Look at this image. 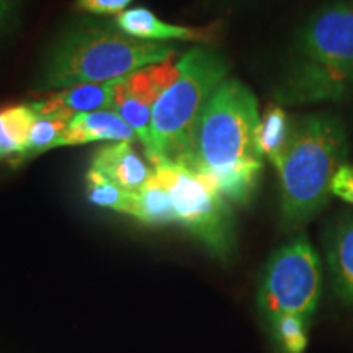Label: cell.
<instances>
[{
	"label": "cell",
	"instance_id": "6",
	"mask_svg": "<svg viewBox=\"0 0 353 353\" xmlns=\"http://www.w3.org/2000/svg\"><path fill=\"white\" fill-rule=\"evenodd\" d=\"M154 175L169 190L176 224H182L214 257L228 259L234 247L232 211L218 187L185 164L164 162L154 167Z\"/></svg>",
	"mask_w": 353,
	"mask_h": 353
},
{
	"label": "cell",
	"instance_id": "4",
	"mask_svg": "<svg viewBox=\"0 0 353 353\" xmlns=\"http://www.w3.org/2000/svg\"><path fill=\"white\" fill-rule=\"evenodd\" d=\"M176 54L175 44L144 41L105 25L82 23L64 34L43 72V88L112 82Z\"/></svg>",
	"mask_w": 353,
	"mask_h": 353
},
{
	"label": "cell",
	"instance_id": "18",
	"mask_svg": "<svg viewBox=\"0 0 353 353\" xmlns=\"http://www.w3.org/2000/svg\"><path fill=\"white\" fill-rule=\"evenodd\" d=\"M278 353H304L307 347L309 321L301 316L285 314L268 321Z\"/></svg>",
	"mask_w": 353,
	"mask_h": 353
},
{
	"label": "cell",
	"instance_id": "8",
	"mask_svg": "<svg viewBox=\"0 0 353 353\" xmlns=\"http://www.w3.org/2000/svg\"><path fill=\"white\" fill-rule=\"evenodd\" d=\"M180 76L179 61L170 59L139 69L120 79L114 87L113 112L134 130L143 144L145 157L152 151V110L162 92L167 90Z\"/></svg>",
	"mask_w": 353,
	"mask_h": 353
},
{
	"label": "cell",
	"instance_id": "1",
	"mask_svg": "<svg viewBox=\"0 0 353 353\" xmlns=\"http://www.w3.org/2000/svg\"><path fill=\"white\" fill-rule=\"evenodd\" d=\"M259 120L252 90L236 79H226L203 110L183 162L208 176L236 205L252 200L263 170V157L255 145Z\"/></svg>",
	"mask_w": 353,
	"mask_h": 353
},
{
	"label": "cell",
	"instance_id": "9",
	"mask_svg": "<svg viewBox=\"0 0 353 353\" xmlns=\"http://www.w3.org/2000/svg\"><path fill=\"white\" fill-rule=\"evenodd\" d=\"M117 28L128 37L144 39V41L169 43L172 39L179 41L210 43L218 37V23L210 26H182L172 25L161 20L145 7L128 8L114 20Z\"/></svg>",
	"mask_w": 353,
	"mask_h": 353
},
{
	"label": "cell",
	"instance_id": "13",
	"mask_svg": "<svg viewBox=\"0 0 353 353\" xmlns=\"http://www.w3.org/2000/svg\"><path fill=\"white\" fill-rule=\"evenodd\" d=\"M327 262L335 293L353 306V214L342 218L330 231Z\"/></svg>",
	"mask_w": 353,
	"mask_h": 353
},
{
	"label": "cell",
	"instance_id": "12",
	"mask_svg": "<svg viewBox=\"0 0 353 353\" xmlns=\"http://www.w3.org/2000/svg\"><path fill=\"white\" fill-rule=\"evenodd\" d=\"M134 143L139 141L134 130L113 110L81 113L69 121L61 136L57 148L61 145H81L88 143Z\"/></svg>",
	"mask_w": 353,
	"mask_h": 353
},
{
	"label": "cell",
	"instance_id": "16",
	"mask_svg": "<svg viewBox=\"0 0 353 353\" xmlns=\"http://www.w3.org/2000/svg\"><path fill=\"white\" fill-rule=\"evenodd\" d=\"M132 218L148 226H165L176 223L169 190L156 175H152L151 180L139 192H136V210Z\"/></svg>",
	"mask_w": 353,
	"mask_h": 353
},
{
	"label": "cell",
	"instance_id": "7",
	"mask_svg": "<svg viewBox=\"0 0 353 353\" xmlns=\"http://www.w3.org/2000/svg\"><path fill=\"white\" fill-rule=\"evenodd\" d=\"M322 290L321 262L304 236L276 250L265 267L259 290V307L265 321L293 314L311 321Z\"/></svg>",
	"mask_w": 353,
	"mask_h": 353
},
{
	"label": "cell",
	"instance_id": "3",
	"mask_svg": "<svg viewBox=\"0 0 353 353\" xmlns=\"http://www.w3.org/2000/svg\"><path fill=\"white\" fill-rule=\"evenodd\" d=\"M345 157L347 132L339 117L321 112L293 123L288 148L276 167L285 228L303 226L327 205L330 182Z\"/></svg>",
	"mask_w": 353,
	"mask_h": 353
},
{
	"label": "cell",
	"instance_id": "20",
	"mask_svg": "<svg viewBox=\"0 0 353 353\" xmlns=\"http://www.w3.org/2000/svg\"><path fill=\"white\" fill-rule=\"evenodd\" d=\"M330 193L353 205V164H343L330 182Z\"/></svg>",
	"mask_w": 353,
	"mask_h": 353
},
{
	"label": "cell",
	"instance_id": "17",
	"mask_svg": "<svg viewBox=\"0 0 353 353\" xmlns=\"http://www.w3.org/2000/svg\"><path fill=\"white\" fill-rule=\"evenodd\" d=\"M87 196L100 208H108L118 213L134 216L136 193L118 187L103 175L88 169L87 172Z\"/></svg>",
	"mask_w": 353,
	"mask_h": 353
},
{
	"label": "cell",
	"instance_id": "11",
	"mask_svg": "<svg viewBox=\"0 0 353 353\" xmlns=\"http://www.w3.org/2000/svg\"><path fill=\"white\" fill-rule=\"evenodd\" d=\"M90 170L128 192H139L154 175V167L143 161L131 143H110L92 157Z\"/></svg>",
	"mask_w": 353,
	"mask_h": 353
},
{
	"label": "cell",
	"instance_id": "14",
	"mask_svg": "<svg viewBox=\"0 0 353 353\" xmlns=\"http://www.w3.org/2000/svg\"><path fill=\"white\" fill-rule=\"evenodd\" d=\"M38 114L30 105H13L0 110V159L13 164L25 161L30 134Z\"/></svg>",
	"mask_w": 353,
	"mask_h": 353
},
{
	"label": "cell",
	"instance_id": "5",
	"mask_svg": "<svg viewBox=\"0 0 353 353\" xmlns=\"http://www.w3.org/2000/svg\"><path fill=\"white\" fill-rule=\"evenodd\" d=\"M180 76L162 92L152 110L149 164H183L193 132L214 90L228 79L226 61L210 48H193L179 59Z\"/></svg>",
	"mask_w": 353,
	"mask_h": 353
},
{
	"label": "cell",
	"instance_id": "15",
	"mask_svg": "<svg viewBox=\"0 0 353 353\" xmlns=\"http://www.w3.org/2000/svg\"><path fill=\"white\" fill-rule=\"evenodd\" d=\"M291 131L293 123L290 121L285 110L278 105H268L259 120L255 145L260 156L267 159L275 169L288 148Z\"/></svg>",
	"mask_w": 353,
	"mask_h": 353
},
{
	"label": "cell",
	"instance_id": "2",
	"mask_svg": "<svg viewBox=\"0 0 353 353\" xmlns=\"http://www.w3.org/2000/svg\"><path fill=\"white\" fill-rule=\"evenodd\" d=\"M353 95V2L330 0L299 28L294 61L275 88L286 105L341 101Z\"/></svg>",
	"mask_w": 353,
	"mask_h": 353
},
{
	"label": "cell",
	"instance_id": "19",
	"mask_svg": "<svg viewBox=\"0 0 353 353\" xmlns=\"http://www.w3.org/2000/svg\"><path fill=\"white\" fill-rule=\"evenodd\" d=\"M68 125L69 120H64V118L39 117L38 114V120L30 134L28 151H26L25 159H33L39 154L56 149Z\"/></svg>",
	"mask_w": 353,
	"mask_h": 353
},
{
	"label": "cell",
	"instance_id": "10",
	"mask_svg": "<svg viewBox=\"0 0 353 353\" xmlns=\"http://www.w3.org/2000/svg\"><path fill=\"white\" fill-rule=\"evenodd\" d=\"M118 81L82 83V85L64 88L54 95L46 97L39 101H33V103H30V107L39 117L64 118L69 121L81 113L112 110L114 87H117Z\"/></svg>",
	"mask_w": 353,
	"mask_h": 353
},
{
	"label": "cell",
	"instance_id": "22",
	"mask_svg": "<svg viewBox=\"0 0 353 353\" xmlns=\"http://www.w3.org/2000/svg\"><path fill=\"white\" fill-rule=\"evenodd\" d=\"M17 0H0V23H3L10 15Z\"/></svg>",
	"mask_w": 353,
	"mask_h": 353
},
{
	"label": "cell",
	"instance_id": "21",
	"mask_svg": "<svg viewBox=\"0 0 353 353\" xmlns=\"http://www.w3.org/2000/svg\"><path fill=\"white\" fill-rule=\"evenodd\" d=\"M130 2L131 0H77V7L95 15H120Z\"/></svg>",
	"mask_w": 353,
	"mask_h": 353
}]
</instances>
